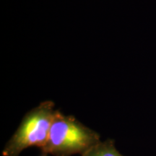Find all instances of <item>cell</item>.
I'll return each instance as SVG.
<instances>
[{"mask_svg":"<svg viewBox=\"0 0 156 156\" xmlns=\"http://www.w3.org/2000/svg\"><path fill=\"white\" fill-rule=\"evenodd\" d=\"M57 111L51 101L41 103L25 115L20 125L6 144L3 156H18L30 147L41 149L46 145Z\"/></svg>","mask_w":156,"mask_h":156,"instance_id":"cell-2","label":"cell"},{"mask_svg":"<svg viewBox=\"0 0 156 156\" xmlns=\"http://www.w3.org/2000/svg\"><path fill=\"white\" fill-rule=\"evenodd\" d=\"M100 135L72 116L57 111L42 153L54 156L83 155L100 142Z\"/></svg>","mask_w":156,"mask_h":156,"instance_id":"cell-1","label":"cell"},{"mask_svg":"<svg viewBox=\"0 0 156 156\" xmlns=\"http://www.w3.org/2000/svg\"><path fill=\"white\" fill-rule=\"evenodd\" d=\"M40 156H48V155H46V154H44V153H42Z\"/></svg>","mask_w":156,"mask_h":156,"instance_id":"cell-4","label":"cell"},{"mask_svg":"<svg viewBox=\"0 0 156 156\" xmlns=\"http://www.w3.org/2000/svg\"><path fill=\"white\" fill-rule=\"evenodd\" d=\"M82 156H124L116 150L114 140L108 139L90 148Z\"/></svg>","mask_w":156,"mask_h":156,"instance_id":"cell-3","label":"cell"}]
</instances>
